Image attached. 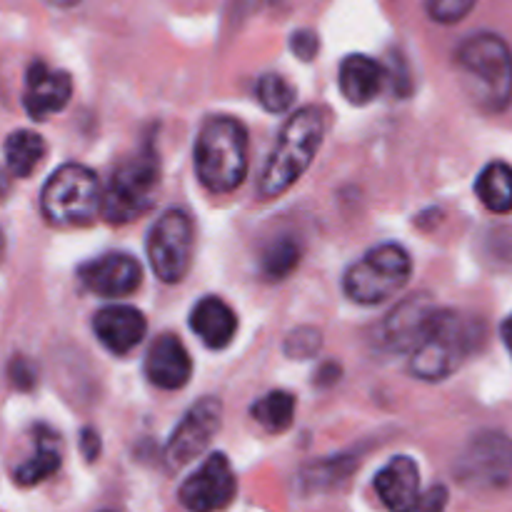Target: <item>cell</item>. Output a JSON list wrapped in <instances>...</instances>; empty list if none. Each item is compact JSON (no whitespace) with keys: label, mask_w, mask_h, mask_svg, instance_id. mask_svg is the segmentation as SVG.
<instances>
[{"label":"cell","mask_w":512,"mask_h":512,"mask_svg":"<svg viewBox=\"0 0 512 512\" xmlns=\"http://www.w3.org/2000/svg\"><path fill=\"white\" fill-rule=\"evenodd\" d=\"M325 130H328V113L318 105L300 108L285 120L280 128L275 148L265 163L263 178H260V195L263 198H278L285 190L293 188L323 145Z\"/></svg>","instance_id":"cell-1"},{"label":"cell","mask_w":512,"mask_h":512,"mask_svg":"<svg viewBox=\"0 0 512 512\" xmlns=\"http://www.w3.org/2000/svg\"><path fill=\"white\" fill-rule=\"evenodd\" d=\"M375 493L390 512H413L420 500V470L408 455H398L375 475Z\"/></svg>","instance_id":"cell-17"},{"label":"cell","mask_w":512,"mask_h":512,"mask_svg":"<svg viewBox=\"0 0 512 512\" xmlns=\"http://www.w3.org/2000/svg\"><path fill=\"white\" fill-rule=\"evenodd\" d=\"M160 165L158 153L145 148L135 158L125 160L110 178V185L103 190L100 215L110 225H125L130 220L148 213L158 190Z\"/></svg>","instance_id":"cell-7"},{"label":"cell","mask_w":512,"mask_h":512,"mask_svg":"<svg viewBox=\"0 0 512 512\" xmlns=\"http://www.w3.org/2000/svg\"><path fill=\"white\" fill-rule=\"evenodd\" d=\"M338 83L340 93L345 95L348 103L368 105L378 100L388 85V70L383 68V63L368 58V55H348L340 63Z\"/></svg>","instance_id":"cell-18"},{"label":"cell","mask_w":512,"mask_h":512,"mask_svg":"<svg viewBox=\"0 0 512 512\" xmlns=\"http://www.w3.org/2000/svg\"><path fill=\"white\" fill-rule=\"evenodd\" d=\"M475 193L490 213H512V165L495 160L475 180Z\"/></svg>","instance_id":"cell-21"},{"label":"cell","mask_w":512,"mask_h":512,"mask_svg":"<svg viewBox=\"0 0 512 512\" xmlns=\"http://www.w3.org/2000/svg\"><path fill=\"white\" fill-rule=\"evenodd\" d=\"M300 258H303V248H300L298 238L293 235H278L270 240L260 253V273L265 280H285L298 270Z\"/></svg>","instance_id":"cell-23"},{"label":"cell","mask_w":512,"mask_h":512,"mask_svg":"<svg viewBox=\"0 0 512 512\" xmlns=\"http://www.w3.org/2000/svg\"><path fill=\"white\" fill-rule=\"evenodd\" d=\"M80 443H83V453H85V458L88 460H95L98 458V453H100V438H98V433H95V430H83V440H80Z\"/></svg>","instance_id":"cell-32"},{"label":"cell","mask_w":512,"mask_h":512,"mask_svg":"<svg viewBox=\"0 0 512 512\" xmlns=\"http://www.w3.org/2000/svg\"><path fill=\"white\" fill-rule=\"evenodd\" d=\"M53 8H73V5H78L80 0H48Z\"/></svg>","instance_id":"cell-34"},{"label":"cell","mask_w":512,"mask_h":512,"mask_svg":"<svg viewBox=\"0 0 512 512\" xmlns=\"http://www.w3.org/2000/svg\"><path fill=\"white\" fill-rule=\"evenodd\" d=\"M320 40L313 30H298V33L290 35V50L298 55L300 60H313L318 55Z\"/></svg>","instance_id":"cell-29"},{"label":"cell","mask_w":512,"mask_h":512,"mask_svg":"<svg viewBox=\"0 0 512 512\" xmlns=\"http://www.w3.org/2000/svg\"><path fill=\"white\" fill-rule=\"evenodd\" d=\"M190 330L210 350H223L233 343L235 333H238V315L223 298L208 295L190 310Z\"/></svg>","instance_id":"cell-19"},{"label":"cell","mask_w":512,"mask_h":512,"mask_svg":"<svg viewBox=\"0 0 512 512\" xmlns=\"http://www.w3.org/2000/svg\"><path fill=\"white\" fill-rule=\"evenodd\" d=\"M93 330L103 348L115 355H125L145 338L148 320L133 305H108L93 315Z\"/></svg>","instance_id":"cell-16"},{"label":"cell","mask_w":512,"mask_h":512,"mask_svg":"<svg viewBox=\"0 0 512 512\" xmlns=\"http://www.w3.org/2000/svg\"><path fill=\"white\" fill-rule=\"evenodd\" d=\"M500 335H503L505 348H508V353L512 355V315H510V318H505L503 328H500Z\"/></svg>","instance_id":"cell-33"},{"label":"cell","mask_w":512,"mask_h":512,"mask_svg":"<svg viewBox=\"0 0 512 512\" xmlns=\"http://www.w3.org/2000/svg\"><path fill=\"white\" fill-rule=\"evenodd\" d=\"M103 188L98 175L80 163H65L43 185L40 210L58 228L90 225L100 215Z\"/></svg>","instance_id":"cell-5"},{"label":"cell","mask_w":512,"mask_h":512,"mask_svg":"<svg viewBox=\"0 0 512 512\" xmlns=\"http://www.w3.org/2000/svg\"><path fill=\"white\" fill-rule=\"evenodd\" d=\"M3 245H5L3 243V233H0V255H3Z\"/></svg>","instance_id":"cell-35"},{"label":"cell","mask_w":512,"mask_h":512,"mask_svg":"<svg viewBox=\"0 0 512 512\" xmlns=\"http://www.w3.org/2000/svg\"><path fill=\"white\" fill-rule=\"evenodd\" d=\"M255 95L268 113H285L295 103V88L278 73H265L255 85Z\"/></svg>","instance_id":"cell-25"},{"label":"cell","mask_w":512,"mask_h":512,"mask_svg":"<svg viewBox=\"0 0 512 512\" xmlns=\"http://www.w3.org/2000/svg\"><path fill=\"white\" fill-rule=\"evenodd\" d=\"M478 338V325L453 310H438L423 340L410 353V373L428 383L450 378L473 353Z\"/></svg>","instance_id":"cell-4"},{"label":"cell","mask_w":512,"mask_h":512,"mask_svg":"<svg viewBox=\"0 0 512 512\" xmlns=\"http://www.w3.org/2000/svg\"><path fill=\"white\" fill-rule=\"evenodd\" d=\"M448 505V490L443 485H433L425 495H420L418 505L413 512H443Z\"/></svg>","instance_id":"cell-30"},{"label":"cell","mask_w":512,"mask_h":512,"mask_svg":"<svg viewBox=\"0 0 512 512\" xmlns=\"http://www.w3.org/2000/svg\"><path fill=\"white\" fill-rule=\"evenodd\" d=\"M148 258L155 275L173 285L188 275L193 260V223L183 210H165L148 233Z\"/></svg>","instance_id":"cell-8"},{"label":"cell","mask_w":512,"mask_h":512,"mask_svg":"<svg viewBox=\"0 0 512 512\" xmlns=\"http://www.w3.org/2000/svg\"><path fill=\"white\" fill-rule=\"evenodd\" d=\"M10 380H13L15 388L30 390L35 385V368L25 358H15L10 363Z\"/></svg>","instance_id":"cell-31"},{"label":"cell","mask_w":512,"mask_h":512,"mask_svg":"<svg viewBox=\"0 0 512 512\" xmlns=\"http://www.w3.org/2000/svg\"><path fill=\"white\" fill-rule=\"evenodd\" d=\"M220 425H223V403L213 398V395L198 400L183 415V420H180L178 428L170 435L168 445H165V463H168V468L178 470L188 465L190 460L198 458L208 448L210 440L218 435Z\"/></svg>","instance_id":"cell-10"},{"label":"cell","mask_w":512,"mask_h":512,"mask_svg":"<svg viewBox=\"0 0 512 512\" xmlns=\"http://www.w3.org/2000/svg\"><path fill=\"white\" fill-rule=\"evenodd\" d=\"M5 165L15 178H28L45 158V140L35 130H15L3 145Z\"/></svg>","instance_id":"cell-22"},{"label":"cell","mask_w":512,"mask_h":512,"mask_svg":"<svg viewBox=\"0 0 512 512\" xmlns=\"http://www.w3.org/2000/svg\"><path fill=\"white\" fill-rule=\"evenodd\" d=\"M145 375L160 390H180L193 375V360L183 340L173 333H163L150 343L145 355Z\"/></svg>","instance_id":"cell-15"},{"label":"cell","mask_w":512,"mask_h":512,"mask_svg":"<svg viewBox=\"0 0 512 512\" xmlns=\"http://www.w3.org/2000/svg\"><path fill=\"white\" fill-rule=\"evenodd\" d=\"M103 512H113V510H103Z\"/></svg>","instance_id":"cell-36"},{"label":"cell","mask_w":512,"mask_h":512,"mask_svg":"<svg viewBox=\"0 0 512 512\" xmlns=\"http://www.w3.org/2000/svg\"><path fill=\"white\" fill-rule=\"evenodd\" d=\"M195 173L205 190L228 195L248 175V130L240 120L218 115L200 128L193 148Z\"/></svg>","instance_id":"cell-2"},{"label":"cell","mask_w":512,"mask_h":512,"mask_svg":"<svg viewBox=\"0 0 512 512\" xmlns=\"http://www.w3.org/2000/svg\"><path fill=\"white\" fill-rule=\"evenodd\" d=\"M465 90L488 113H500L512 100V50L500 35H470L455 53Z\"/></svg>","instance_id":"cell-3"},{"label":"cell","mask_w":512,"mask_h":512,"mask_svg":"<svg viewBox=\"0 0 512 512\" xmlns=\"http://www.w3.org/2000/svg\"><path fill=\"white\" fill-rule=\"evenodd\" d=\"M73 95V78L65 70H55L43 60L30 63L25 75L23 105L33 120H48L53 113H60L70 103Z\"/></svg>","instance_id":"cell-13"},{"label":"cell","mask_w":512,"mask_h":512,"mask_svg":"<svg viewBox=\"0 0 512 512\" xmlns=\"http://www.w3.org/2000/svg\"><path fill=\"white\" fill-rule=\"evenodd\" d=\"M353 470V460L345 458V455H338L333 460H325V463H318L310 468V483L318 485V483H338L343 480L345 475Z\"/></svg>","instance_id":"cell-27"},{"label":"cell","mask_w":512,"mask_h":512,"mask_svg":"<svg viewBox=\"0 0 512 512\" xmlns=\"http://www.w3.org/2000/svg\"><path fill=\"white\" fill-rule=\"evenodd\" d=\"M235 493L238 480L230 460L223 453H213L180 485V503L188 512H218L233 503Z\"/></svg>","instance_id":"cell-11"},{"label":"cell","mask_w":512,"mask_h":512,"mask_svg":"<svg viewBox=\"0 0 512 512\" xmlns=\"http://www.w3.org/2000/svg\"><path fill=\"white\" fill-rule=\"evenodd\" d=\"M320 350V333L313 328H300L295 333H290V338L285 340V353L293 355V358H310Z\"/></svg>","instance_id":"cell-28"},{"label":"cell","mask_w":512,"mask_h":512,"mask_svg":"<svg viewBox=\"0 0 512 512\" xmlns=\"http://www.w3.org/2000/svg\"><path fill=\"white\" fill-rule=\"evenodd\" d=\"M413 275L410 253L398 243L375 245L348 268L343 290L360 305H378L398 295Z\"/></svg>","instance_id":"cell-6"},{"label":"cell","mask_w":512,"mask_h":512,"mask_svg":"<svg viewBox=\"0 0 512 512\" xmlns=\"http://www.w3.org/2000/svg\"><path fill=\"white\" fill-rule=\"evenodd\" d=\"M455 475L473 490H498L512 480V440L503 433H480L468 443Z\"/></svg>","instance_id":"cell-9"},{"label":"cell","mask_w":512,"mask_h":512,"mask_svg":"<svg viewBox=\"0 0 512 512\" xmlns=\"http://www.w3.org/2000/svg\"><path fill=\"white\" fill-rule=\"evenodd\" d=\"M478 0H425V10L435 23L453 25L468 18Z\"/></svg>","instance_id":"cell-26"},{"label":"cell","mask_w":512,"mask_h":512,"mask_svg":"<svg viewBox=\"0 0 512 512\" xmlns=\"http://www.w3.org/2000/svg\"><path fill=\"white\" fill-rule=\"evenodd\" d=\"M295 408H298V403H295L293 395L285 393V390H273V393L263 395V398L250 408V415H253L255 423L263 425L268 433H283V430H288L290 425H293Z\"/></svg>","instance_id":"cell-24"},{"label":"cell","mask_w":512,"mask_h":512,"mask_svg":"<svg viewBox=\"0 0 512 512\" xmlns=\"http://www.w3.org/2000/svg\"><path fill=\"white\" fill-rule=\"evenodd\" d=\"M78 280L85 290L100 298H125L140 288L143 268L133 255L108 253L80 265Z\"/></svg>","instance_id":"cell-12"},{"label":"cell","mask_w":512,"mask_h":512,"mask_svg":"<svg viewBox=\"0 0 512 512\" xmlns=\"http://www.w3.org/2000/svg\"><path fill=\"white\" fill-rule=\"evenodd\" d=\"M60 468V450H58V435L48 430L45 425L35 428V453L33 458L25 460L18 470H15V483L25 485H38L48 480L50 475L58 473Z\"/></svg>","instance_id":"cell-20"},{"label":"cell","mask_w":512,"mask_h":512,"mask_svg":"<svg viewBox=\"0 0 512 512\" xmlns=\"http://www.w3.org/2000/svg\"><path fill=\"white\" fill-rule=\"evenodd\" d=\"M435 308L425 295H418V298L403 300L393 313L385 318L383 328H380V343L385 345L393 353H413L415 345L423 340L425 330L433 323Z\"/></svg>","instance_id":"cell-14"}]
</instances>
